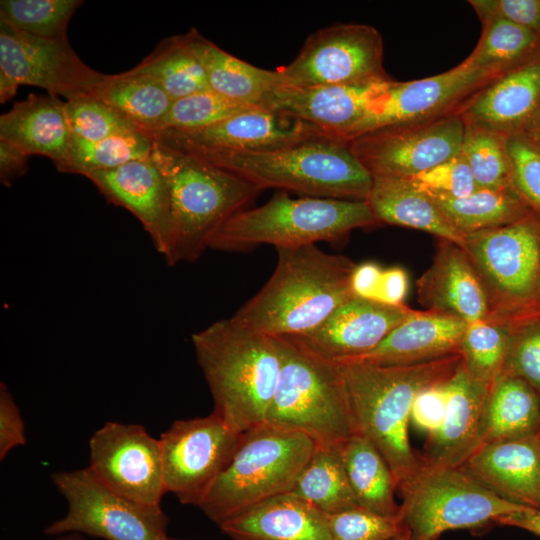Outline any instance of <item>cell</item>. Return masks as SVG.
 Returning <instances> with one entry per match:
<instances>
[{
  "instance_id": "cell-1",
  "label": "cell",
  "mask_w": 540,
  "mask_h": 540,
  "mask_svg": "<svg viewBox=\"0 0 540 540\" xmlns=\"http://www.w3.org/2000/svg\"><path fill=\"white\" fill-rule=\"evenodd\" d=\"M277 263L264 286L232 317L271 336H297L319 326L354 296V262L316 244L276 248Z\"/></svg>"
},
{
  "instance_id": "cell-2",
  "label": "cell",
  "mask_w": 540,
  "mask_h": 540,
  "mask_svg": "<svg viewBox=\"0 0 540 540\" xmlns=\"http://www.w3.org/2000/svg\"><path fill=\"white\" fill-rule=\"evenodd\" d=\"M461 362V355L455 353L402 366L335 363L344 382L356 432L383 455L395 476L397 489L419 464L408 433L415 398L423 389L451 378Z\"/></svg>"
},
{
  "instance_id": "cell-3",
  "label": "cell",
  "mask_w": 540,
  "mask_h": 540,
  "mask_svg": "<svg viewBox=\"0 0 540 540\" xmlns=\"http://www.w3.org/2000/svg\"><path fill=\"white\" fill-rule=\"evenodd\" d=\"M191 341L212 412L240 433L265 422L281 367L277 338L230 317L194 333Z\"/></svg>"
},
{
  "instance_id": "cell-4",
  "label": "cell",
  "mask_w": 540,
  "mask_h": 540,
  "mask_svg": "<svg viewBox=\"0 0 540 540\" xmlns=\"http://www.w3.org/2000/svg\"><path fill=\"white\" fill-rule=\"evenodd\" d=\"M181 151L197 155L261 190L278 188L310 197L366 200L373 182L347 142L324 136L274 151Z\"/></svg>"
},
{
  "instance_id": "cell-5",
  "label": "cell",
  "mask_w": 540,
  "mask_h": 540,
  "mask_svg": "<svg viewBox=\"0 0 540 540\" xmlns=\"http://www.w3.org/2000/svg\"><path fill=\"white\" fill-rule=\"evenodd\" d=\"M151 158L170 191L175 233L170 266L196 261L222 224L262 191L197 155L156 141Z\"/></svg>"
},
{
  "instance_id": "cell-6",
  "label": "cell",
  "mask_w": 540,
  "mask_h": 540,
  "mask_svg": "<svg viewBox=\"0 0 540 540\" xmlns=\"http://www.w3.org/2000/svg\"><path fill=\"white\" fill-rule=\"evenodd\" d=\"M379 224L366 200L291 198L281 191L265 204L231 216L212 236L208 249L234 252L262 244L293 248L336 243L355 229Z\"/></svg>"
},
{
  "instance_id": "cell-7",
  "label": "cell",
  "mask_w": 540,
  "mask_h": 540,
  "mask_svg": "<svg viewBox=\"0 0 540 540\" xmlns=\"http://www.w3.org/2000/svg\"><path fill=\"white\" fill-rule=\"evenodd\" d=\"M315 442L263 422L243 433L230 463L197 506L220 526L273 497L287 494L310 460Z\"/></svg>"
},
{
  "instance_id": "cell-8",
  "label": "cell",
  "mask_w": 540,
  "mask_h": 540,
  "mask_svg": "<svg viewBox=\"0 0 540 540\" xmlns=\"http://www.w3.org/2000/svg\"><path fill=\"white\" fill-rule=\"evenodd\" d=\"M281 367L266 422L337 445L356 434L344 382L334 362L288 336L276 337Z\"/></svg>"
},
{
  "instance_id": "cell-9",
  "label": "cell",
  "mask_w": 540,
  "mask_h": 540,
  "mask_svg": "<svg viewBox=\"0 0 540 540\" xmlns=\"http://www.w3.org/2000/svg\"><path fill=\"white\" fill-rule=\"evenodd\" d=\"M398 490V517L414 540H438L446 531L498 524L531 509L498 496L460 467L433 464L420 456L418 467Z\"/></svg>"
},
{
  "instance_id": "cell-10",
  "label": "cell",
  "mask_w": 540,
  "mask_h": 540,
  "mask_svg": "<svg viewBox=\"0 0 540 540\" xmlns=\"http://www.w3.org/2000/svg\"><path fill=\"white\" fill-rule=\"evenodd\" d=\"M463 249L485 289L489 316L514 334L540 289V224L532 214L465 235Z\"/></svg>"
},
{
  "instance_id": "cell-11",
  "label": "cell",
  "mask_w": 540,
  "mask_h": 540,
  "mask_svg": "<svg viewBox=\"0 0 540 540\" xmlns=\"http://www.w3.org/2000/svg\"><path fill=\"white\" fill-rule=\"evenodd\" d=\"M52 482L67 502L66 514L44 533H79L104 540H168L161 506L135 502L107 487L88 468L58 471Z\"/></svg>"
},
{
  "instance_id": "cell-12",
  "label": "cell",
  "mask_w": 540,
  "mask_h": 540,
  "mask_svg": "<svg viewBox=\"0 0 540 540\" xmlns=\"http://www.w3.org/2000/svg\"><path fill=\"white\" fill-rule=\"evenodd\" d=\"M383 39L366 24L347 23L310 34L298 55L278 67L282 85L293 87L368 84L390 80L383 65Z\"/></svg>"
},
{
  "instance_id": "cell-13",
  "label": "cell",
  "mask_w": 540,
  "mask_h": 540,
  "mask_svg": "<svg viewBox=\"0 0 540 540\" xmlns=\"http://www.w3.org/2000/svg\"><path fill=\"white\" fill-rule=\"evenodd\" d=\"M242 436L213 412L174 421L159 438L165 492L197 507L230 463Z\"/></svg>"
},
{
  "instance_id": "cell-14",
  "label": "cell",
  "mask_w": 540,
  "mask_h": 540,
  "mask_svg": "<svg viewBox=\"0 0 540 540\" xmlns=\"http://www.w3.org/2000/svg\"><path fill=\"white\" fill-rule=\"evenodd\" d=\"M464 126L457 112L379 128L347 143L372 177L409 179L459 154Z\"/></svg>"
},
{
  "instance_id": "cell-15",
  "label": "cell",
  "mask_w": 540,
  "mask_h": 540,
  "mask_svg": "<svg viewBox=\"0 0 540 540\" xmlns=\"http://www.w3.org/2000/svg\"><path fill=\"white\" fill-rule=\"evenodd\" d=\"M87 467L113 491L143 505L161 506L166 492L160 442L142 425L106 422L89 440Z\"/></svg>"
},
{
  "instance_id": "cell-16",
  "label": "cell",
  "mask_w": 540,
  "mask_h": 540,
  "mask_svg": "<svg viewBox=\"0 0 540 540\" xmlns=\"http://www.w3.org/2000/svg\"><path fill=\"white\" fill-rule=\"evenodd\" d=\"M498 76L459 64L447 72L420 80L392 81L346 142L379 128L460 112L477 92Z\"/></svg>"
},
{
  "instance_id": "cell-17",
  "label": "cell",
  "mask_w": 540,
  "mask_h": 540,
  "mask_svg": "<svg viewBox=\"0 0 540 540\" xmlns=\"http://www.w3.org/2000/svg\"><path fill=\"white\" fill-rule=\"evenodd\" d=\"M0 71L20 85L45 89L70 100L91 95L104 77L87 66L68 37L47 39L30 35L0 21Z\"/></svg>"
},
{
  "instance_id": "cell-18",
  "label": "cell",
  "mask_w": 540,
  "mask_h": 540,
  "mask_svg": "<svg viewBox=\"0 0 540 540\" xmlns=\"http://www.w3.org/2000/svg\"><path fill=\"white\" fill-rule=\"evenodd\" d=\"M315 127L256 106L196 130H165L156 142L178 150L274 151L322 137ZM325 137V136H324Z\"/></svg>"
},
{
  "instance_id": "cell-19",
  "label": "cell",
  "mask_w": 540,
  "mask_h": 540,
  "mask_svg": "<svg viewBox=\"0 0 540 540\" xmlns=\"http://www.w3.org/2000/svg\"><path fill=\"white\" fill-rule=\"evenodd\" d=\"M392 81L316 87L280 85L268 92L259 106L303 121L325 137L346 142Z\"/></svg>"
},
{
  "instance_id": "cell-20",
  "label": "cell",
  "mask_w": 540,
  "mask_h": 540,
  "mask_svg": "<svg viewBox=\"0 0 540 540\" xmlns=\"http://www.w3.org/2000/svg\"><path fill=\"white\" fill-rule=\"evenodd\" d=\"M84 176L108 202L128 210L141 222L155 249L170 265L175 240L170 191L152 158Z\"/></svg>"
},
{
  "instance_id": "cell-21",
  "label": "cell",
  "mask_w": 540,
  "mask_h": 540,
  "mask_svg": "<svg viewBox=\"0 0 540 540\" xmlns=\"http://www.w3.org/2000/svg\"><path fill=\"white\" fill-rule=\"evenodd\" d=\"M413 309L353 296L311 331L288 336L311 353L334 363L368 353L406 320Z\"/></svg>"
},
{
  "instance_id": "cell-22",
  "label": "cell",
  "mask_w": 540,
  "mask_h": 540,
  "mask_svg": "<svg viewBox=\"0 0 540 540\" xmlns=\"http://www.w3.org/2000/svg\"><path fill=\"white\" fill-rule=\"evenodd\" d=\"M489 386L471 377L462 362L448 380L446 411L441 425L428 436L425 461L461 467L483 444L485 405Z\"/></svg>"
},
{
  "instance_id": "cell-23",
  "label": "cell",
  "mask_w": 540,
  "mask_h": 540,
  "mask_svg": "<svg viewBox=\"0 0 540 540\" xmlns=\"http://www.w3.org/2000/svg\"><path fill=\"white\" fill-rule=\"evenodd\" d=\"M498 496L540 510V438L485 443L460 467Z\"/></svg>"
},
{
  "instance_id": "cell-24",
  "label": "cell",
  "mask_w": 540,
  "mask_h": 540,
  "mask_svg": "<svg viewBox=\"0 0 540 540\" xmlns=\"http://www.w3.org/2000/svg\"><path fill=\"white\" fill-rule=\"evenodd\" d=\"M459 113L506 135L525 133L540 116V53L493 79Z\"/></svg>"
},
{
  "instance_id": "cell-25",
  "label": "cell",
  "mask_w": 540,
  "mask_h": 540,
  "mask_svg": "<svg viewBox=\"0 0 540 540\" xmlns=\"http://www.w3.org/2000/svg\"><path fill=\"white\" fill-rule=\"evenodd\" d=\"M419 303L427 310L472 323L488 319L489 304L482 282L465 250L439 239L430 267L417 281Z\"/></svg>"
},
{
  "instance_id": "cell-26",
  "label": "cell",
  "mask_w": 540,
  "mask_h": 540,
  "mask_svg": "<svg viewBox=\"0 0 540 540\" xmlns=\"http://www.w3.org/2000/svg\"><path fill=\"white\" fill-rule=\"evenodd\" d=\"M466 326V322L449 314L414 310L374 349L342 362L402 366L440 359L459 353Z\"/></svg>"
},
{
  "instance_id": "cell-27",
  "label": "cell",
  "mask_w": 540,
  "mask_h": 540,
  "mask_svg": "<svg viewBox=\"0 0 540 540\" xmlns=\"http://www.w3.org/2000/svg\"><path fill=\"white\" fill-rule=\"evenodd\" d=\"M219 527L232 540H332L327 514L290 494L266 500Z\"/></svg>"
},
{
  "instance_id": "cell-28",
  "label": "cell",
  "mask_w": 540,
  "mask_h": 540,
  "mask_svg": "<svg viewBox=\"0 0 540 540\" xmlns=\"http://www.w3.org/2000/svg\"><path fill=\"white\" fill-rule=\"evenodd\" d=\"M0 139L11 142L27 155H42L58 168L69 152L71 131L66 101L53 95L30 94L0 116Z\"/></svg>"
},
{
  "instance_id": "cell-29",
  "label": "cell",
  "mask_w": 540,
  "mask_h": 540,
  "mask_svg": "<svg viewBox=\"0 0 540 540\" xmlns=\"http://www.w3.org/2000/svg\"><path fill=\"white\" fill-rule=\"evenodd\" d=\"M366 201L379 223L424 231L464 246L465 235L449 223L434 200L410 179L373 177Z\"/></svg>"
},
{
  "instance_id": "cell-30",
  "label": "cell",
  "mask_w": 540,
  "mask_h": 540,
  "mask_svg": "<svg viewBox=\"0 0 540 540\" xmlns=\"http://www.w3.org/2000/svg\"><path fill=\"white\" fill-rule=\"evenodd\" d=\"M185 36L205 69L210 89L215 93L254 107L259 106L268 92L282 85L276 69H262L231 55L195 28Z\"/></svg>"
},
{
  "instance_id": "cell-31",
  "label": "cell",
  "mask_w": 540,
  "mask_h": 540,
  "mask_svg": "<svg viewBox=\"0 0 540 540\" xmlns=\"http://www.w3.org/2000/svg\"><path fill=\"white\" fill-rule=\"evenodd\" d=\"M539 423L540 392L520 377L501 373L489 385L483 444L535 434Z\"/></svg>"
},
{
  "instance_id": "cell-32",
  "label": "cell",
  "mask_w": 540,
  "mask_h": 540,
  "mask_svg": "<svg viewBox=\"0 0 540 540\" xmlns=\"http://www.w3.org/2000/svg\"><path fill=\"white\" fill-rule=\"evenodd\" d=\"M91 96L119 112L153 138L160 132L173 103L156 81L133 69L114 75L104 74L92 89Z\"/></svg>"
},
{
  "instance_id": "cell-33",
  "label": "cell",
  "mask_w": 540,
  "mask_h": 540,
  "mask_svg": "<svg viewBox=\"0 0 540 540\" xmlns=\"http://www.w3.org/2000/svg\"><path fill=\"white\" fill-rule=\"evenodd\" d=\"M346 474L358 505L384 516H398L397 482L379 450L356 433L341 443Z\"/></svg>"
},
{
  "instance_id": "cell-34",
  "label": "cell",
  "mask_w": 540,
  "mask_h": 540,
  "mask_svg": "<svg viewBox=\"0 0 540 540\" xmlns=\"http://www.w3.org/2000/svg\"><path fill=\"white\" fill-rule=\"evenodd\" d=\"M431 198L463 235L512 224L530 215L532 209L513 187L477 188L470 195L456 199Z\"/></svg>"
},
{
  "instance_id": "cell-35",
  "label": "cell",
  "mask_w": 540,
  "mask_h": 540,
  "mask_svg": "<svg viewBox=\"0 0 540 540\" xmlns=\"http://www.w3.org/2000/svg\"><path fill=\"white\" fill-rule=\"evenodd\" d=\"M341 444H315L313 454L287 493L325 513L358 507L343 463Z\"/></svg>"
},
{
  "instance_id": "cell-36",
  "label": "cell",
  "mask_w": 540,
  "mask_h": 540,
  "mask_svg": "<svg viewBox=\"0 0 540 540\" xmlns=\"http://www.w3.org/2000/svg\"><path fill=\"white\" fill-rule=\"evenodd\" d=\"M481 22V37L462 66L501 75L540 53V34L500 17Z\"/></svg>"
},
{
  "instance_id": "cell-37",
  "label": "cell",
  "mask_w": 540,
  "mask_h": 540,
  "mask_svg": "<svg viewBox=\"0 0 540 540\" xmlns=\"http://www.w3.org/2000/svg\"><path fill=\"white\" fill-rule=\"evenodd\" d=\"M132 69L156 81L173 101L211 90L205 69L185 34L163 39Z\"/></svg>"
},
{
  "instance_id": "cell-38",
  "label": "cell",
  "mask_w": 540,
  "mask_h": 540,
  "mask_svg": "<svg viewBox=\"0 0 540 540\" xmlns=\"http://www.w3.org/2000/svg\"><path fill=\"white\" fill-rule=\"evenodd\" d=\"M154 144L155 139L141 131L114 135L97 142L71 137L68 157L57 169L84 176L92 171L117 168L132 161L149 159Z\"/></svg>"
},
{
  "instance_id": "cell-39",
  "label": "cell",
  "mask_w": 540,
  "mask_h": 540,
  "mask_svg": "<svg viewBox=\"0 0 540 540\" xmlns=\"http://www.w3.org/2000/svg\"><path fill=\"white\" fill-rule=\"evenodd\" d=\"M464 124L461 154L478 188L513 187L508 135L472 121L464 120Z\"/></svg>"
},
{
  "instance_id": "cell-40",
  "label": "cell",
  "mask_w": 540,
  "mask_h": 540,
  "mask_svg": "<svg viewBox=\"0 0 540 540\" xmlns=\"http://www.w3.org/2000/svg\"><path fill=\"white\" fill-rule=\"evenodd\" d=\"M514 335L487 319L468 323L459 347L463 368L474 379L491 385L504 368Z\"/></svg>"
},
{
  "instance_id": "cell-41",
  "label": "cell",
  "mask_w": 540,
  "mask_h": 540,
  "mask_svg": "<svg viewBox=\"0 0 540 540\" xmlns=\"http://www.w3.org/2000/svg\"><path fill=\"white\" fill-rule=\"evenodd\" d=\"M80 0H1L0 21L14 29L47 39L67 37Z\"/></svg>"
},
{
  "instance_id": "cell-42",
  "label": "cell",
  "mask_w": 540,
  "mask_h": 540,
  "mask_svg": "<svg viewBox=\"0 0 540 540\" xmlns=\"http://www.w3.org/2000/svg\"><path fill=\"white\" fill-rule=\"evenodd\" d=\"M66 114L71 137L84 142L141 131L119 112L91 95L66 100Z\"/></svg>"
},
{
  "instance_id": "cell-43",
  "label": "cell",
  "mask_w": 540,
  "mask_h": 540,
  "mask_svg": "<svg viewBox=\"0 0 540 540\" xmlns=\"http://www.w3.org/2000/svg\"><path fill=\"white\" fill-rule=\"evenodd\" d=\"M250 108L212 90L200 91L173 101L160 132L205 128Z\"/></svg>"
},
{
  "instance_id": "cell-44",
  "label": "cell",
  "mask_w": 540,
  "mask_h": 540,
  "mask_svg": "<svg viewBox=\"0 0 540 540\" xmlns=\"http://www.w3.org/2000/svg\"><path fill=\"white\" fill-rule=\"evenodd\" d=\"M326 514L332 540H385L405 531L398 516H384L360 506Z\"/></svg>"
},
{
  "instance_id": "cell-45",
  "label": "cell",
  "mask_w": 540,
  "mask_h": 540,
  "mask_svg": "<svg viewBox=\"0 0 540 540\" xmlns=\"http://www.w3.org/2000/svg\"><path fill=\"white\" fill-rule=\"evenodd\" d=\"M512 185L521 198L540 213V146L525 134L507 137Z\"/></svg>"
},
{
  "instance_id": "cell-46",
  "label": "cell",
  "mask_w": 540,
  "mask_h": 540,
  "mask_svg": "<svg viewBox=\"0 0 540 540\" xmlns=\"http://www.w3.org/2000/svg\"><path fill=\"white\" fill-rule=\"evenodd\" d=\"M409 179L417 188L431 197L463 198L478 188L473 173L461 152Z\"/></svg>"
},
{
  "instance_id": "cell-47",
  "label": "cell",
  "mask_w": 540,
  "mask_h": 540,
  "mask_svg": "<svg viewBox=\"0 0 540 540\" xmlns=\"http://www.w3.org/2000/svg\"><path fill=\"white\" fill-rule=\"evenodd\" d=\"M501 373L520 377L540 392V327L514 335Z\"/></svg>"
},
{
  "instance_id": "cell-48",
  "label": "cell",
  "mask_w": 540,
  "mask_h": 540,
  "mask_svg": "<svg viewBox=\"0 0 540 540\" xmlns=\"http://www.w3.org/2000/svg\"><path fill=\"white\" fill-rule=\"evenodd\" d=\"M480 20L500 17L540 34V0H471Z\"/></svg>"
},
{
  "instance_id": "cell-49",
  "label": "cell",
  "mask_w": 540,
  "mask_h": 540,
  "mask_svg": "<svg viewBox=\"0 0 540 540\" xmlns=\"http://www.w3.org/2000/svg\"><path fill=\"white\" fill-rule=\"evenodd\" d=\"M448 380L423 389L413 403L410 423L428 436L436 431L443 421L447 405Z\"/></svg>"
},
{
  "instance_id": "cell-50",
  "label": "cell",
  "mask_w": 540,
  "mask_h": 540,
  "mask_svg": "<svg viewBox=\"0 0 540 540\" xmlns=\"http://www.w3.org/2000/svg\"><path fill=\"white\" fill-rule=\"evenodd\" d=\"M26 443L24 422L7 385L0 384V460Z\"/></svg>"
},
{
  "instance_id": "cell-51",
  "label": "cell",
  "mask_w": 540,
  "mask_h": 540,
  "mask_svg": "<svg viewBox=\"0 0 540 540\" xmlns=\"http://www.w3.org/2000/svg\"><path fill=\"white\" fill-rule=\"evenodd\" d=\"M408 275L401 267L382 269L376 282L373 300L400 306L408 292Z\"/></svg>"
},
{
  "instance_id": "cell-52",
  "label": "cell",
  "mask_w": 540,
  "mask_h": 540,
  "mask_svg": "<svg viewBox=\"0 0 540 540\" xmlns=\"http://www.w3.org/2000/svg\"><path fill=\"white\" fill-rule=\"evenodd\" d=\"M27 155L16 145L0 139V182L10 187L13 182L28 171Z\"/></svg>"
},
{
  "instance_id": "cell-53",
  "label": "cell",
  "mask_w": 540,
  "mask_h": 540,
  "mask_svg": "<svg viewBox=\"0 0 540 540\" xmlns=\"http://www.w3.org/2000/svg\"><path fill=\"white\" fill-rule=\"evenodd\" d=\"M498 524L520 528L540 537V510L517 512L502 518Z\"/></svg>"
},
{
  "instance_id": "cell-54",
  "label": "cell",
  "mask_w": 540,
  "mask_h": 540,
  "mask_svg": "<svg viewBox=\"0 0 540 540\" xmlns=\"http://www.w3.org/2000/svg\"><path fill=\"white\" fill-rule=\"evenodd\" d=\"M19 85L13 81L9 76L0 71V102L6 103L12 99L18 89Z\"/></svg>"
},
{
  "instance_id": "cell-55",
  "label": "cell",
  "mask_w": 540,
  "mask_h": 540,
  "mask_svg": "<svg viewBox=\"0 0 540 540\" xmlns=\"http://www.w3.org/2000/svg\"><path fill=\"white\" fill-rule=\"evenodd\" d=\"M521 134H525L531 140H533L538 146H540V116L537 118V120L532 124V126L525 133H521Z\"/></svg>"
},
{
  "instance_id": "cell-56",
  "label": "cell",
  "mask_w": 540,
  "mask_h": 540,
  "mask_svg": "<svg viewBox=\"0 0 540 540\" xmlns=\"http://www.w3.org/2000/svg\"><path fill=\"white\" fill-rule=\"evenodd\" d=\"M56 540H87L84 535L79 533H66L59 535Z\"/></svg>"
},
{
  "instance_id": "cell-57",
  "label": "cell",
  "mask_w": 540,
  "mask_h": 540,
  "mask_svg": "<svg viewBox=\"0 0 540 540\" xmlns=\"http://www.w3.org/2000/svg\"><path fill=\"white\" fill-rule=\"evenodd\" d=\"M385 540H414V539L406 531H404L403 533H401L399 535L390 537V538L385 539Z\"/></svg>"
},
{
  "instance_id": "cell-58",
  "label": "cell",
  "mask_w": 540,
  "mask_h": 540,
  "mask_svg": "<svg viewBox=\"0 0 540 540\" xmlns=\"http://www.w3.org/2000/svg\"><path fill=\"white\" fill-rule=\"evenodd\" d=\"M536 433H537L538 437L540 438V423H539L538 430H537Z\"/></svg>"
},
{
  "instance_id": "cell-59",
  "label": "cell",
  "mask_w": 540,
  "mask_h": 540,
  "mask_svg": "<svg viewBox=\"0 0 540 540\" xmlns=\"http://www.w3.org/2000/svg\"><path fill=\"white\" fill-rule=\"evenodd\" d=\"M168 540H186V539H176V538H170Z\"/></svg>"
}]
</instances>
